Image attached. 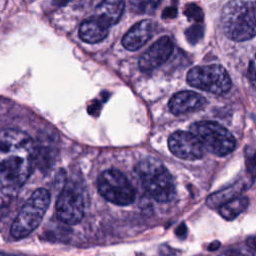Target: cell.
Listing matches in <instances>:
<instances>
[{"instance_id": "1", "label": "cell", "mask_w": 256, "mask_h": 256, "mask_svg": "<svg viewBox=\"0 0 256 256\" xmlns=\"http://www.w3.org/2000/svg\"><path fill=\"white\" fill-rule=\"evenodd\" d=\"M34 163L35 144L27 133L12 128L0 130V191L20 188Z\"/></svg>"}, {"instance_id": "2", "label": "cell", "mask_w": 256, "mask_h": 256, "mask_svg": "<svg viewBox=\"0 0 256 256\" xmlns=\"http://www.w3.org/2000/svg\"><path fill=\"white\" fill-rule=\"evenodd\" d=\"M224 34L234 41L256 36V1L234 0L225 4L220 17Z\"/></svg>"}, {"instance_id": "3", "label": "cell", "mask_w": 256, "mask_h": 256, "mask_svg": "<svg viewBox=\"0 0 256 256\" xmlns=\"http://www.w3.org/2000/svg\"><path fill=\"white\" fill-rule=\"evenodd\" d=\"M136 173L146 192L158 202H169L175 195L174 181L166 167L156 158H145L136 166Z\"/></svg>"}, {"instance_id": "4", "label": "cell", "mask_w": 256, "mask_h": 256, "mask_svg": "<svg viewBox=\"0 0 256 256\" xmlns=\"http://www.w3.org/2000/svg\"><path fill=\"white\" fill-rule=\"evenodd\" d=\"M50 204V194L44 188L35 190L14 219L10 233L15 239L31 234L41 223Z\"/></svg>"}, {"instance_id": "5", "label": "cell", "mask_w": 256, "mask_h": 256, "mask_svg": "<svg viewBox=\"0 0 256 256\" xmlns=\"http://www.w3.org/2000/svg\"><path fill=\"white\" fill-rule=\"evenodd\" d=\"M190 132L196 136L203 148L216 156L230 154L236 147L234 136L222 125L213 121H198L190 126Z\"/></svg>"}, {"instance_id": "6", "label": "cell", "mask_w": 256, "mask_h": 256, "mask_svg": "<svg viewBox=\"0 0 256 256\" xmlns=\"http://www.w3.org/2000/svg\"><path fill=\"white\" fill-rule=\"evenodd\" d=\"M187 82L190 86L218 95L228 92L231 88L230 76L219 64L191 68L187 74Z\"/></svg>"}, {"instance_id": "7", "label": "cell", "mask_w": 256, "mask_h": 256, "mask_svg": "<svg viewBox=\"0 0 256 256\" xmlns=\"http://www.w3.org/2000/svg\"><path fill=\"white\" fill-rule=\"evenodd\" d=\"M97 187L100 195L113 204L126 206L134 201L135 190L127 177L119 170L103 171L98 177Z\"/></svg>"}, {"instance_id": "8", "label": "cell", "mask_w": 256, "mask_h": 256, "mask_svg": "<svg viewBox=\"0 0 256 256\" xmlns=\"http://www.w3.org/2000/svg\"><path fill=\"white\" fill-rule=\"evenodd\" d=\"M58 219L68 225L79 223L84 216V197L76 184H67L56 202Z\"/></svg>"}, {"instance_id": "9", "label": "cell", "mask_w": 256, "mask_h": 256, "mask_svg": "<svg viewBox=\"0 0 256 256\" xmlns=\"http://www.w3.org/2000/svg\"><path fill=\"white\" fill-rule=\"evenodd\" d=\"M168 147L173 155L184 160H197L204 155L203 146L190 131H176L171 134Z\"/></svg>"}, {"instance_id": "10", "label": "cell", "mask_w": 256, "mask_h": 256, "mask_svg": "<svg viewBox=\"0 0 256 256\" xmlns=\"http://www.w3.org/2000/svg\"><path fill=\"white\" fill-rule=\"evenodd\" d=\"M174 46L168 36H163L154 42L140 57L139 68L149 72L166 62L173 52Z\"/></svg>"}, {"instance_id": "11", "label": "cell", "mask_w": 256, "mask_h": 256, "mask_svg": "<svg viewBox=\"0 0 256 256\" xmlns=\"http://www.w3.org/2000/svg\"><path fill=\"white\" fill-rule=\"evenodd\" d=\"M154 28V22L149 19H144L136 23L123 37V46L130 51L138 50L139 48L144 46L147 41L153 36Z\"/></svg>"}, {"instance_id": "12", "label": "cell", "mask_w": 256, "mask_h": 256, "mask_svg": "<svg viewBox=\"0 0 256 256\" xmlns=\"http://www.w3.org/2000/svg\"><path fill=\"white\" fill-rule=\"evenodd\" d=\"M205 102V99L196 92L181 91L171 97L168 106L173 114L180 115L200 109Z\"/></svg>"}, {"instance_id": "13", "label": "cell", "mask_w": 256, "mask_h": 256, "mask_svg": "<svg viewBox=\"0 0 256 256\" xmlns=\"http://www.w3.org/2000/svg\"><path fill=\"white\" fill-rule=\"evenodd\" d=\"M109 25L96 16L85 19L79 28L80 38L87 43H97L108 35Z\"/></svg>"}, {"instance_id": "14", "label": "cell", "mask_w": 256, "mask_h": 256, "mask_svg": "<svg viewBox=\"0 0 256 256\" xmlns=\"http://www.w3.org/2000/svg\"><path fill=\"white\" fill-rule=\"evenodd\" d=\"M125 4L123 1H102L100 2L94 12V16L103 20L109 26L117 23L124 12Z\"/></svg>"}, {"instance_id": "15", "label": "cell", "mask_w": 256, "mask_h": 256, "mask_svg": "<svg viewBox=\"0 0 256 256\" xmlns=\"http://www.w3.org/2000/svg\"><path fill=\"white\" fill-rule=\"evenodd\" d=\"M245 188H246V184L244 182L235 183L223 190H220L208 196L206 200V204L210 208H220L225 203L239 197L241 192Z\"/></svg>"}, {"instance_id": "16", "label": "cell", "mask_w": 256, "mask_h": 256, "mask_svg": "<svg viewBox=\"0 0 256 256\" xmlns=\"http://www.w3.org/2000/svg\"><path fill=\"white\" fill-rule=\"evenodd\" d=\"M53 142L51 137L41 136L38 144H35V162L40 167H46L51 164V160L54 158L53 153L55 152L53 148Z\"/></svg>"}, {"instance_id": "17", "label": "cell", "mask_w": 256, "mask_h": 256, "mask_svg": "<svg viewBox=\"0 0 256 256\" xmlns=\"http://www.w3.org/2000/svg\"><path fill=\"white\" fill-rule=\"evenodd\" d=\"M249 200L247 197L239 196L219 208L220 215L226 220H233L241 213H243L248 207Z\"/></svg>"}, {"instance_id": "18", "label": "cell", "mask_w": 256, "mask_h": 256, "mask_svg": "<svg viewBox=\"0 0 256 256\" xmlns=\"http://www.w3.org/2000/svg\"><path fill=\"white\" fill-rule=\"evenodd\" d=\"M160 4L159 1H137L132 2L131 5L133 9L137 12H152L156 9V7Z\"/></svg>"}, {"instance_id": "19", "label": "cell", "mask_w": 256, "mask_h": 256, "mask_svg": "<svg viewBox=\"0 0 256 256\" xmlns=\"http://www.w3.org/2000/svg\"><path fill=\"white\" fill-rule=\"evenodd\" d=\"M185 14L189 19H192L195 22H201L203 20L202 9L196 4H188L185 9Z\"/></svg>"}, {"instance_id": "20", "label": "cell", "mask_w": 256, "mask_h": 256, "mask_svg": "<svg viewBox=\"0 0 256 256\" xmlns=\"http://www.w3.org/2000/svg\"><path fill=\"white\" fill-rule=\"evenodd\" d=\"M246 167L248 173L252 176H256V153L255 152H246Z\"/></svg>"}, {"instance_id": "21", "label": "cell", "mask_w": 256, "mask_h": 256, "mask_svg": "<svg viewBox=\"0 0 256 256\" xmlns=\"http://www.w3.org/2000/svg\"><path fill=\"white\" fill-rule=\"evenodd\" d=\"M219 256H253L249 249L243 248H230L221 253Z\"/></svg>"}, {"instance_id": "22", "label": "cell", "mask_w": 256, "mask_h": 256, "mask_svg": "<svg viewBox=\"0 0 256 256\" xmlns=\"http://www.w3.org/2000/svg\"><path fill=\"white\" fill-rule=\"evenodd\" d=\"M202 28L199 26V25H196V26H192L190 27L187 32H186V35H187V38L188 40H190L191 42L195 43L198 39L201 38L202 36Z\"/></svg>"}, {"instance_id": "23", "label": "cell", "mask_w": 256, "mask_h": 256, "mask_svg": "<svg viewBox=\"0 0 256 256\" xmlns=\"http://www.w3.org/2000/svg\"><path fill=\"white\" fill-rule=\"evenodd\" d=\"M249 77H250V81L253 85V87L256 90V54L253 57L250 66H249Z\"/></svg>"}, {"instance_id": "24", "label": "cell", "mask_w": 256, "mask_h": 256, "mask_svg": "<svg viewBox=\"0 0 256 256\" xmlns=\"http://www.w3.org/2000/svg\"><path fill=\"white\" fill-rule=\"evenodd\" d=\"M175 233L176 235L179 237V238H185L186 235H187V227H186V224L185 223H181L175 230Z\"/></svg>"}, {"instance_id": "25", "label": "cell", "mask_w": 256, "mask_h": 256, "mask_svg": "<svg viewBox=\"0 0 256 256\" xmlns=\"http://www.w3.org/2000/svg\"><path fill=\"white\" fill-rule=\"evenodd\" d=\"M246 243H247L248 249L251 252L256 253V235H253V236H250L249 238H247Z\"/></svg>"}, {"instance_id": "26", "label": "cell", "mask_w": 256, "mask_h": 256, "mask_svg": "<svg viewBox=\"0 0 256 256\" xmlns=\"http://www.w3.org/2000/svg\"><path fill=\"white\" fill-rule=\"evenodd\" d=\"M177 14V9L175 7H168L163 11V18H173Z\"/></svg>"}, {"instance_id": "27", "label": "cell", "mask_w": 256, "mask_h": 256, "mask_svg": "<svg viewBox=\"0 0 256 256\" xmlns=\"http://www.w3.org/2000/svg\"><path fill=\"white\" fill-rule=\"evenodd\" d=\"M160 253L163 256H171V255L175 254V250L171 249L169 246H162L160 249Z\"/></svg>"}, {"instance_id": "28", "label": "cell", "mask_w": 256, "mask_h": 256, "mask_svg": "<svg viewBox=\"0 0 256 256\" xmlns=\"http://www.w3.org/2000/svg\"><path fill=\"white\" fill-rule=\"evenodd\" d=\"M219 247H220V242H219V241H214V242H212V243L209 245L208 249H209L210 251H215V250L219 249Z\"/></svg>"}, {"instance_id": "29", "label": "cell", "mask_w": 256, "mask_h": 256, "mask_svg": "<svg viewBox=\"0 0 256 256\" xmlns=\"http://www.w3.org/2000/svg\"><path fill=\"white\" fill-rule=\"evenodd\" d=\"M0 256H13V255H10L7 253H0Z\"/></svg>"}]
</instances>
